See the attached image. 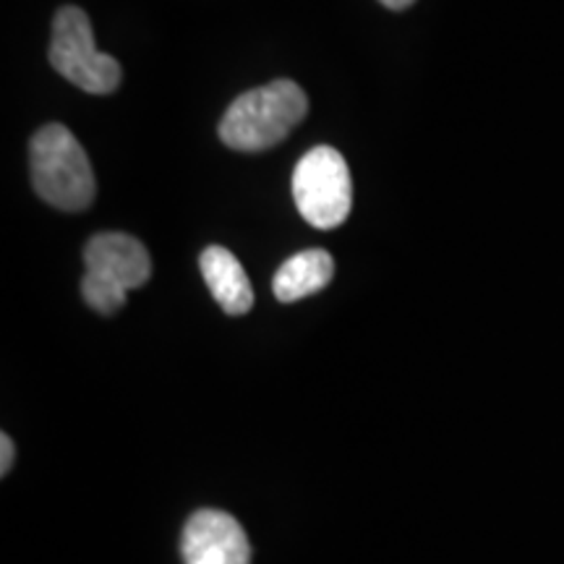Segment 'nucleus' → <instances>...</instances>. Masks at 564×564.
<instances>
[{"mask_svg":"<svg viewBox=\"0 0 564 564\" xmlns=\"http://www.w3.org/2000/svg\"><path fill=\"white\" fill-rule=\"evenodd\" d=\"M308 112V97L291 79L243 91L220 121V139L230 150L264 152L278 147Z\"/></svg>","mask_w":564,"mask_h":564,"instance_id":"1","label":"nucleus"},{"mask_svg":"<svg viewBox=\"0 0 564 564\" xmlns=\"http://www.w3.org/2000/svg\"><path fill=\"white\" fill-rule=\"evenodd\" d=\"M32 186L55 209L82 212L95 202L97 183L87 152L66 126L47 123L30 141Z\"/></svg>","mask_w":564,"mask_h":564,"instance_id":"2","label":"nucleus"},{"mask_svg":"<svg viewBox=\"0 0 564 564\" xmlns=\"http://www.w3.org/2000/svg\"><path fill=\"white\" fill-rule=\"evenodd\" d=\"M51 66L63 79L89 95H110L121 87V66L95 45L91 21L79 6H63L53 19Z\"/></svg>","mask_w":564,"mask_h":564,"instance_id":"3","label":"nucleus"},{"mask_svg":"<svg viewBox=\"0 0 564 564\" xmlns=\"http://www.w3.org/2000/svg\"><path fill=\"white\" fill-rule=\"evenodd\" d=\"M293 199L301 217L319 230H333L348 220L352 181L348 162L333 147H314L293 171Z\"/></svg>","mask_w":564,"mask_h":564,"instance_id":"4","label":"nucleus"},{"mask_svg":"<svg viewBox=\"0 0 564 564\" xmlns=\"http://www.w3.org/2000/svg\"><path fill=\"white\" fill-rule=\"evenodd\" d=\"M181 554L186 564H251V546L236 518L220 510H199L183 528Z\"/></svg>","mask_w":564,"mask_h":564,"instance_id":"5","label":"nucleus"},{"mask_svg":"<svg viewBox=\"0 0 564 564\" xmlns=\"http://www.w3.org/2000/svg\"><path fill=\"white\" fill-rule=\"evenodd\" d=\"M84 264H87V274L112 282L123 291H137L152 278L150 251L139 238L126 236V232H100L89 238L84 249Z\"/></svg>","mask_w":564,"mask_h":564,"instance_id":"6","label":"nucleus"},{"mask_svg":"<svg viewBox=\"0 0 564 564\" xmlns=\"http://www.w3.org/2000/svg\"><path fill=\"white\" fill-rule=\"evenodd\" d=\"M199 264L212 299L220 303L225 314L243 316L251 312L253 288L236 253L223 249V246H209V249H204Z\"/></svg>","mask_w":564,"mask_h":564,"instance_id":"7","label":"nucleus"},{"mask_svg":"<svg viewBox=\"0 0 564 564\" xmlns=\"http://www.w3.org/2000/svg\"><path fill=\"white\" fill-rule=\"evenodd\" d=\"M335 278V259L324 249H308L295 253L288 262L280 264L274 272L272 291L274 299L282 303H293L308 295L324 291Z\"/></svg>","mask_w":564,"mask_h":564,"instance_id":"8","label":"nucleus"},{"mask_svg":"<svg viewBox=\"0 0 564 564\" xmlns=\"http://www.w3.org/2000/svg\"><path fill=\"white\" fill-rule=\"evenodd\" d=\"M82 295L89 308H95V312H100L105 316H112L126 306V295H129V291L112 285V282L95 278V274H84Z\"/></svg>","mask_w":564,"mask_h":564,"instance_id":"9","label":"nucleus"},{"mask_svg":"<svg viewBox=\"0 0 564 564\" xmlns=\"http://www.w3.org/2000/svg\"><path fill=\"white\" fill-rule=\"evenodd\" d=\"M0 449H3V460H0V474H9L11 465H13V442L9 434L0 436Z\"/></svg>","mask_w":564,"mask_h":564,"instance_id":"10","label":"nucleus"},{"mask_svg":"<svg viewBox=\"0 0 564 564\" xmlns=\"http://www.w3.org/2000/svg\"><path fill=\"white\" fill-rule=\"evenodd\" d=\"M379 3L387 6L390 11H405L408 6L415 3V0H379Z\"/></svg>","mask_w":564,"mask_h":564,"instance_id":"11","label":"nucleus"}]
</instances>
